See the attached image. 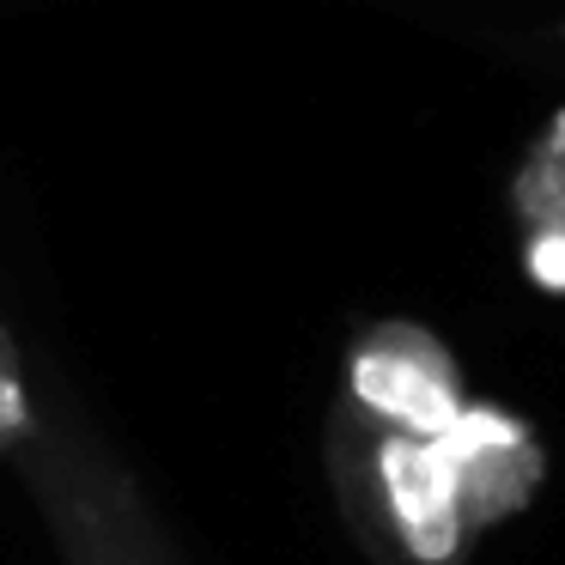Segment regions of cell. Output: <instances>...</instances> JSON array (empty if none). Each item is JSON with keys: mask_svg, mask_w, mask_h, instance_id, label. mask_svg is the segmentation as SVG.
<instances>
[{"mask_svg": "<svg viewBox=\"0 0 565 565\" xmlns=\"http://www.w3.org/2000/svg\"><path fill=\"white\" fill-rule=\"evenodd\" d=\"M329 480L353 541L371 565H462L475 547V523L462 511V487L444 438L371 426L334 407L322 431Z\"/></svg>", "mask_w": 565, "mask_h": 565, "instance_id": "obj_1", "label": "cell"}, {"mask_svg": "<svg viewBox=\"0 0 565 565\" xmlns=\"http://www.w3.org/2000/svg\"><path fill=\"white\" fill-rule=\"evenodd\" d=\"M25 480L62 541L67 565H177L171 541L159 535L140 492L104 450H92L86 431H43L31 444Z\"/></svg>", "mask_w": 565, "mask_h": 565, "instance_id": "obj_2", "label": "cell"}, {"mask_svg": "<svg viewBox=\"0 0 565 565\" xmlns=\"http://www.w3.org/2000/svg\"><path fill=\"white\" fill-rule=\"evenodd\" d=\"M468 402L475 395H468L450 347L426 322L383 317L347 353V383L334 407L371 419V426L407 431V438H444L462 419Z\"/></svg>", "mask_w": 565, "mask_h": 565, "instance_id": "obj_3", "label": "cell"}, {"mask_svg": "<svg viewBox=\"0 0 565 565\" xmlns=\"http://www.w3.org/2000/svg\"><path fill=\"white\" fill-rule=\"evenodd\" d=\"M444 450H450L462 511L475 523V535L504 523V516H516L535 499L541 475H547V450L535 444L529 419L499 402H468L462 419L444 431Z\"/></svg>", "mask_w": 565, "mask_h": 565, "instance_id": "obj_4", "label": "cell"}, {"mask_svg": "<svg viewBox=\"0 0 565 565\" xmlns=\"http://www.w3.org/2000/svg\"><path fill=\"white\" fill-rule=\"evenodd\" d=\"M511 207L529 225V237L565 232V116L523 152L516 183H511Z\"/></svg>", "mask_w": 565, "mask_h": 565, "instance_id": "obj_5", "label": "cell"}, {"mask_svg": "<svg viewBox=\"0 0 565 565\" xmlns=\"http://www.w3.org/2000/svg\"><path fill=\"white\" fill-rule=\"evenodd\" d=\"M38 438H43V419H38V402H31L25 359H19V347L0 329V450L13 462H25Z\"/></svg>", "mask_w": 565, "mask_h": 565, "instance_id": "obj_6", "label": "cell"}, {"mask_svg": "<svg viewBox=\"0 0 565 565\" xmlns=\"http://www.w3.org/2000/svg\"><path fill=\"white\" fill-rule=\"evenodd\" d=\"M523 268L541 292H565V232L523 237Z\"/></svg>", "mask_w": 565, "mask_h": 565, "instance_id": "obj_7", "label": "cell"}]
</instances>
